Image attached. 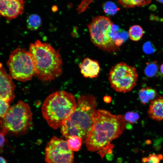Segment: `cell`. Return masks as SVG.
<instances>
[{"instance_id": "5b68a950", "label": "cell", "mask_w": 163, "mask_h": 163, "mask_svg": "<svg viewBox=\"0 0 163 163\" xmlns=\"http://www.w3.org/2000/svg\"><path fill=\"white\" fill-rule=\"evenodd\" d=\"M32 125V113L27 103L19 101L10 107L0 120V130L18 134L27 131Z\"/></svg>"}, {"instance_id": "ac0fdd59", "label": "cell", "mask_w": 163, "mask_h": 163, "mask_svg": "<svg viewBox=\"0 0 163 163\" xmlns=\"http://www.w3.org/2000/svg\"><path fill=\"white\" fill-rule=\"evenodd\" d=\"M69 149L72 151H78L80 149L82 139L81 137L76 136L70 137L67 140Z\"/></svg>"}, {"instance_id": "44dd1931", "label": "cell", "mask_w": 163, "mask_h": 163, "mask_svg": "<svg viewBox=\"0 0 163 163\" xmlns=\"http://www.w3.org/2000/svg\"><path fill=\"white\" fill-rule=\"evenodd\" d=\"M124 117L126 122L131 124L136 123L139 120V114L133 111L127 112Z\"/></svg>"}, {"instance_id": "7a4b0ae2", "label": "cell", "mask_w": 163, "mask_h": 163, "mask_svg": "<svg viewBox=\"0 0 163 163\" xmlns=\"http://www.w3.org/2000/svg\"><path fill=\"white\" fill-rule=\"evenodd\" d=\"M96 104V98L93 96H80L75 110L60 128L62 136L67 139L73 136L86 138L92 126Z\"/></svg>"}, {"instance_id": "3957f363", "label": "cell", "mask_w": 163, "mask_h": 163, "mask_svg": "<svg viewBox=\"0 0 163 163\" xmlns=\"http://www.w3.org/2000/svg\"><path fill=\"white\" fill-rule=\"evenodd\" d=\"M29 51L34 62L35 75L40 80L50 81L62 74V62L61 55L50 44L37 40L30 45Z\"/></svg>"}, {"instance_id": "ba28073f", "label": "cell", "mask_w": 163, "mask_h": 163, "mask_svg": "<svg viewBox=\"0 0 163 163\" xmlns=\"http://www.w3.org/2000/svg\"><path fill=\"white\" fill-rule=\"evenodd\" d=\"M138 75L134 66L122 62L112 67L108 79L114 90L125 93L130 91L136 86Z\"/></svg>"}, {"instance_id": "2e32d148", "label": "cell", "mask_w": 163, "mask_h": 163, "mask_svg": "<svg viewBox=\"0 0 163 163\" xmlns=\"http://www.w3.org/2000/svg\"><path fill=\"white\" fill-rule=\"evenodd\" d=\"M41 23L40 17L36 14H32L29 15L27 20V28L30 30H37L40 26Z\"/></svg>"}, {"instance_id": "cb8c5ba5", "label": "cell", "mask_w": 163, "mask_h": 163, "mask_svg": "<svg viewBox=\"0 0 163 163\" xmlns=\"http://www.w3.org/2000/svg\"><path fill=\"white\" fill-rule=\"evenodd\" d=\"M6 134L5 131L0 130V148L3 145L5 142V136Z\"/></svg>"}, {"instance_id": "1f68e13d", "label": "cell", "mask_w": 163, "mask_h": 163, "mask_svg": "<svg viewBox=\"0 0 163 163\" xmlns=\"http://www.w3.org/2000/svg\"><path fill=\"white\" fill-rule=\"evenodd\" d=\"M160 72L163 76V63L162 64L160 67Z\"/></svg>"}, {"instance_id": "9a60e30c", "label": "cell", "mask_w": 163, "mask_h": 163, "mask_svg": "<svg viewBox=\"0 0 163 163\" xmlns=\"http://www.w3.org/2000/svg\"><path fill=\"white\" fill-rule=\"evenodd\" d=\"M152 0H117V2L122 7L130 8L141 7L148 5Z\"/></svg>"}, {"instance_id": "6da1fadb", "label": "cell", "mask_w": 163, "mask_h": 163, "mask_svg": "<svg viewBox=\"0 0 163 163\" xmlns=\"http://www.w3.org/2000/svg\"><path fill=\"white\" fill-rule=\"evenodd\" d=\"M93 124L85 140L89 151H99L102 157L107 152H111L110 142L121 135L125 129L126 122L121 115H114L109 111L96 110Z\"/></svg>"}, {"instance_id": "8992f818", "label": "cell", "mask_w": 163, "mask_h": 163, "mask_svg": "<svg viewBox=\"0 0 163 163\" xmlns=\"http://www.w3.org/2000/svg\"><path fill=\"white\" fill-rule=\"evenodd\" d=\"M113 22L108 17L97 16L87 25L92 42L103 50L114 53L119 50L111 37Z\"/></svg>"}, {"instance_id": "7c38bea8", "label": "cell", "mask_w": 163, "mask_h": 163, "mask_svg": "<svg viewBox=\"0 0 163 163\" xmlns=\"http://www.w3.org/2000/svg\"><path fill=\"white\" fill-rule=\"evenodd\" d=\"M80 72L85 78H95L98 76L100 67L98 61L88 57L84 59L79 65Z\"/></svg>"}, {"instance_id": "f546056e", "label": "cell", "mask_w": 163, "mask_h": 163, "mask_svg": "<svg viewBox=\"0 0 163 163\" xmlns=\"http://www.w3.org/2000/svg\"><path fill=\"white\" fill-rule=\"evenodd\" d=\"M145 143L147 145H150L151 144L152 141L150 140L147 139L145 141Z\"/></svg>"}, {"instance_id": "8fae6325", "label": "cell", "mask_w": 163, "mask_h": 163, "mask_svg": "<svg viewBox=\"0 0 163 163\" xmlns=\"http://www.w3.org/2000/svg\"><path fill=\"white\" fill-rule=\"evenodd\" d=\"M25 2L24 0H0V14L8 20L22 14Z\"/></svg>"}, {"instance_id": "d4e9b609", "label": "cell", "mask_w": 163, "mask_h": 163, "mask_svg": "<svg viewBox=\"0 0 163 163\" xmlns=\"http://www.w3.org/2000/svg\"><path fill=\"white\" fill-rule=\"evenodd\" d=\"M148 157L150 160L152 161L153 163H160L159 160L155 153L150 154Z\"/></svg>"}, {"instance_id": "4fadbf2b", "label": "cell", "mask_w": 163, "mask_h": 163, "mask_svg": "<svg viewBox=\"0 0 163 163\" xmlns=\"http://www.w3.org/2000/svg\"><path fill=\"white\" fill-rule=\"evenodd\" d=\"M147 113L151 119L163 120V96H159L150 102Z\"/></svg>"}, {"instance_id": "ffe728a7", "label": "cell", "mask_w": 163, "mask_h": 163, "mask_svg": "<svg viewBox=\"0 0 163 163\" xmlns=\"http://www.w3.org/2000/svg\"><path fill=\"white\" fill-rule=\"evenodd\" d=\"M103 8L104 12L110 15L115 14L119 10L114 3L111 2H106L103 6Z\"/></svg>"}, {"instance_id": "836d02e7", "label": "cell", "mask_w": 163, "mask_h": 163, "mask_svg": "<svg viewBox=\"0 0 163 163\" xmlns=\"http://www.w3.org/2000/svg\"><path fill=\"white\" fill-rule=\"evenodd\" d=\"M148 163H152V161L150 160L148 162Z\"/></svg>"}, {"instance_id": "d6986e66", "label": "cell", "mask_w": 163, "mask_h": 163, "mask_svg": "<svg viewBox=\"0 0 163 163\" xmlns=\"http://www.w3.org/2000/svg\"><path fill=\"white\" fill-rule=\"evenodd\" d=\"M144 70L145 75L149 77H152L155 75L158 70V65L156 61L147 62Z\"/></svg>"}, {"instance_id": "d6a6232c", "label": "cell", "mask_w": 163, "mask_h": 163, "mask_svg": "<svg viewBox=\"0 0 163 163\" xmlns=\"http://www.w3.org/2000/svg\"><path fill=\"white\" fill-rule=\"evenodd\" d=\"M156 0L160 3L163 4V0Z\"/></svg>"}, {"instance_id": "30bf717a", "label": "cell", "mask_w": 163, "mask_h": 163, "mask_svg": "<svg viewBox=\"0 0 163 163\" xmlns=\"http://www.w3.org/2000/svg\"><path fill=\"white\" fill-rule=\"evenodd\" d=\"M12 78L0 63V99L8 103L12 102L15 97V85Z\"/></svg>"}, {"instance_id": "52a82bcc", "label": "cell", "mask_w": 163, "mask_h": 163, "mask_svg": "<svg viewBox=\"0 0 163 163\" xmlns=\"http://www.w3.org/2000/svg\"><path fill=\"white\" fill-rule=\"evenodd\" d=\"M12 78L21 82L32 79L36 70L34 60L29 51L18 48L11 53L7 62Z\"/></svg>"}, {"instance_id": "5bb4252c", "label": "cell", "mask_w": 163, "mask_h": 163, "mask_svg": "<svg viewBox=\"0 0 163 163\" xmlns=\"http://www.w3.org/2000/svg\"><path fill=\"white\" fill-rule=\"evenodd\" d=\"M158 93L155 89L150 87H144L139 92L140 101L143 105L146 104L157 97Z\"/></svg>"}, {"instance_id": "7402d4cb", "label": "cell", "mask_w": 163, "mask_h": 163, "mask_svg": "<svg viewBox=\"0 0 163 163\" xmlns=\"http://www.w3.org/2000/svg\"><path fill=\"white\" fill-rule=\"evenodd\" d=\"M10 107L9 103L0 99V118L5 116Z\"/></svg>"}, {"instance_id": "9c48e42d", "label": "cell", "mask_w": 163, "mask_h": 163, "mask_svg": "<svg viewBox=\"0 0 163 163\" xmlns=\"http://www.w3.org/2000/svg\"><path fill=\"white\" fill-rule=\"evenodd\" d=\"M73 151L68 147L67 141L53 136L47 143L45 151L47 163H73Z\"/></svg>"}, {"instance_id": "4316f807", "label": "cell", "mask_w": 163, "mask_h": 163, "mask_svg": "<svg viewBox=\"0 0 163 163\" xmlns=\"http://www.w3.org/2000/svg\"><path fill=\"white\" fill-rule=\"evenodd\" d=\"M149 160L150 159L148 157H145L142 158V161L143 163H146L149 162Z\"/></svg>"}, {"instance_id": "e575fe53", "label": "cell", "mask_w": 163, "mask_h": 163, "mask_svg": "<svg viewBox=\"0 0 163 163\" xmlns=\"http://www.w3.org/2000/svg\"><path fill=\"white\" fill-rule=\"evenodd\" d=\"M162 159H163V158H162Z\"/></svg>"}, {"instance_id": "e0dca14e", "label": "cell", "mask_w": 163, "mask_h": 163, "mask_svg": "<svg viewBox=\"0 0 163 163\" xmlns=\"http://www.w3.org/2000/svg\"><path fill=\"white\" fill-rule=\"evenodd\" d=\"M143 34L144 31L142 28L137 25L131 26L128 32L129 38L131 40L134 41H137L140 40Z\"/></svg>"}, {"instance_id": "83f0119b", "label": "cell", "mask_w": 163, "mask_h": 163, "mask_svg": "<svg viewBox=\"0 0 163 163\" xmlns=\"http://www.w3.org/2000/svg\"><path fill=\"white\" fill-rule=\"evenodd\" d=\"M153 148L156 151H159L161 148V145H159L156 146H154Z\"/></svg>"}, {"instance_id": "484cf974", "label": "cell", "mask_w": 163, "mask_h": 163, "mask_svg": "<svg viewBox=\"0 0 163 163\" xmlns=\"http://www.w3.org/2000/svg\"><path fill=\"white\" fill-rule=\"evenodd\" d=\"M163 141V139H158L154 140L153 146H155L159 145Z\"/></svg>"}, {"instance_id": "603a6c76", "label": "cell", "mask_w": 163, "mask_h": 163, "mask_svg": "<svg viewBox=\"0 0 163 163\" xmlns=\"http://www.w3.org/2000/svg\"><path fill=\"white\" fill-rule=\"evenodd\" d=\"M143 50L145 53L149 54L153 53L155 50L152 44L149 42H147L144 44Z\"/></svg>"}, {"instance_id": "f1b7e54d", "label": "cell", "mask_w": 163, "mask_h": 163, "mask_svg": "<svg viewBox=\"0 0 163 163\" xmlns=\"http://www.w3.org/2000/svg\"><path fill=\"white\" fill-rule=\"evenodd\" d=\"M0 163H7L4 158L0 156Z\"/></svg>"}, {"instance_id": "277c9868", "label": "cell", "mask_w": 163, "mask_h": 163, "mask_svg": "<svg viewBox=\"0 0 163 163\" xmlns=\"http://www.w3.org/2000/svg\"><path fill=\"white\" fill-rule=\"evenodd\" d=\"M76 103L72 94L63 91H56L44 101L42 107L43 116L53 129L61 128L75 110Z\"/></svg>"}, {"instance_id": "4dcf8cb0", "label": "cell", "mask_w": 163, "mask_h": 163, "mask_svg": "<svg viewBox=\"0 0 163 163\" xmlns=\"http://www.w3.org/2000/svg\"><path fill=\"white\" fill-rule=\"evenodd\" d=\"M156 156L159 160H161L163 158V155L161 154H157Z\"/></svg>"}]
</instances>
